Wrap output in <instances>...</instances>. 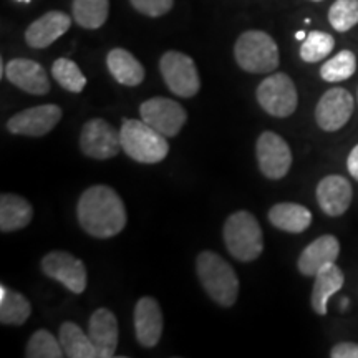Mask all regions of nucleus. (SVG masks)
<instances>
[{
    "label": "nucleus",
    "mask_w": 358,
    "mask_h": 358,
    "mask_svg": "<svg viewBox=\"0 0 358 358\" xmlns=\"http://www.w3.org/2000/svg\"><path fill=\"white\" fill-rule=\"evenodd\" d=\"M32 313V306L27 301L25 295L15 290L0 287V322L3 325H22L29 320Z\"/></svg>",
    "instance_id": "nucleus-25"
},
{
    "label": "nucleus",
    "mask_w": 358,
    "mask_h": 358,
    "mask_svg": "<svg viewBox=\"0 0 358 358\" xmlns=\"http://www.w3.org/2000/svg\"><path fill=\"white\" fill-rule=\"evenodd\" d=\"M19 2H30V0H19Z\"/></svg>",
    "instance_id": "nucleus-36"
},
{
    "label": "nucleus",
    "mask_w": 358,
    "mask_h": 358,
    "mask_svg": "<svg viewBox=\"0 0 358 358\" xmlns=\"http://www.w3.org/2000/svg\"><path fill=\"white\" fill-rule=\"evenodd\" d=\"M52 75L57 83L71 93H80L87 85V78L80 66L69 58H58L52 65Z\"/></svg>",
    "instance_id": "nucleus-28"
},
{
    "label": "nucleus",
    "mask_w": 358,
    "mask_h": 358,
    "mask_svg": "<svg viewBox=\"0 0 358 358\" xmlns=\"http://www.w3.org/2000/svg\"><path fill=\"white\" fill-rule=\"evenodd\" d=\"M138 12L146 17L166 15L174 6V0H129Z\"/></svg>",
    "instance_id": "nucleus-32"
},
{
    "label": "nucleus",
    "mask_w": 358,
    "mask_h": 358,
    "mask_svg": "<svg viewBox=\"0 0 358 358\" xmlns=\"http://www.w3.org/2000/svg\"><path fill=\"white\" fill-rule=\"evenodd\" d=\"M71 17L65 12L52 10L40 17L25 30V42L32 48H47L69 32Z\"/></svg>",
    "instance_id": "nucleus-18"
},
{
    "label": "nucleus",
    "mask_w": 358,
    "mask_h": 358,
    "mask_svg": "<svg viewBox=\"0 0 358 358\" xmlns=\"http://www.w3.org/2000/svg\"><path fill=\"white\" fill-rule=\"evenodd\" d=\"M357 70V57L352 50H342L327 60L320 69L322 80L329 83H338L348 80Z\"/></svg>",
    "instance_id": "nucleus-27"
},
{
    "label": "nucleus",
    "mask_w": 358,
    "mask_h": 358,
    "mask_svg": "<svg viewBox=\"0 0 358 358\" xmlns=\"http://www.w3.org/2000/svg\"><path fill=\"white\" fill-rule=\"evenodd\" d=\"M7 80L17 88L30 95H47L50 92V80L40 64L29 58H13L6 66Z\"/></svg>",
    "instance_id": "nucleus-15"
},
{
    "label": "nucleus",
    "mask_w": 358,
    "mask_h": 358,
    "mask_svg": "<svg viewBox=\"0 0 358 358\" xmlns=\"http://www.w3.org/2000/svg\"><path fill=\"white\" fill-rule=\"evenodd\" d=\"M340 243L332 234H325L317 237L313 243L307 245L299 256L297 267L302 275L315 277L320 268H324L329 264H334L338 259Z\"/></svg>",
    "instance_id": "nucleus-19"
},
{
    "label": "nucleus",
    "mask_w": 358,
    "mask_h": 358,
    "mask_svg": "<svg viewBox=\"0 0 358 358\" xmlns=\"http://www.w3.org/2000/svg\"><path fill=\"white\" fill-rule=\"evenodd\" d=\"M34 219V208L25 198L10 192L0 196V231L13 232L24 229Z\"/></svg>",
    "instance_id": "nucleus-22"
},
{
    "label": "nucleus",
    "mask_w": 358,
    "mask_h": 358,
    "mask_svg": "<svg viewBox=\"0 0 358 358\" xmlns=\"http://www.w3.org/2000/svg\"><path fill=\"white\" fill-rule=\"evenodd\" d=\"M317 203L327 216L338 217L350 208L353 189L348 179L338 174H330L320 179L315 189Z\"/></svg>",
    "instance_id": "nucleus-14"
},
{
    "label": "nucleus",
    "mask_w": 358,
    "mask_h": 358,
    "mask_svg": "<svg viewBox=\"0 0 358 358\" xmlns=\"http://www.w3.org/2000/svg\"><path fill=\"white\" fill-rule=\"evenodd\" d=\"M42 271L50 279L60 282L70 292L82 294L87 289V268L78 257L65 250H53L42 259Z\"/></svg>",
    "instance_id": "nucleus-11"
},
{
    "label": "nucleus",
    "mask_w": 358,
    "mask_h": 358,
    "mask_svg": "<svg viewBox=\"0 0 358 358\" xmlns=\"http://www.w3.org/2000/svg\"><path fill=\"white\" fill-rule=\"evenodd\" d=\"M345 284V275L342 268L337 264H329L324 268H320L315 274V282H313L310 306L313 312L319 315H327L329 312V301L334 294H337Z\"/></svg>",
    "instance_id": "nucleus-20"
},
{
    "label": "nucleus",
    "mask_w": 358,
    "mask_h": 358,
    "mask_svg": "<svg viewBox=\"0 0 358 358\" xmlns=\"http://www.w3.org/2000/svg\"><path fill=\"white\" fill-rule=\"evenodd\" d=\"M25 357L29 358H62L65 357L60 340L53 337L48 330L40 329L27 343Z\"/></svg>",
    "instance_id": "nucleus-30"
},
{
    "label": "nucleus",
    "mask_w": 358,
    "mask_h": 358,
    "mask_svg": "<svg viewBox=\"0 0 358 358\" xmlns=\"http://www.w3.org/2000/svg\"><path fill=\"white\" fill-rule=\"evenodd\" d=\"M106 65L116 82L124 87H138L145 80V69L140 60L124 48H113L106 57Z\"/></svg>",
    "instance_id": "nucleus-23"
},
{
    "label": "nucleus",
    "mask_w": 358,
    "mask_h": 358,
    "mask_svg": "<svg viewBox=\"0 0 358 358\" xmlns=\"http://www.w3.org/2000/svg\"><path fill=\"white\" fill-rule=\"evenodd\" d=\"M73 20L80 27L96 30L105 25L110 13V0H73L71 3Z\"/></svg>",
    "instance_id": "nucleus-26"
},
{
    "label": "nucleus",
    "mask_w": 358,
    "mask_h": 358,
    "mask_svg": "<svg viewBox=\"0 0 358 358\" xmlns=\"http://www.w3.org/2000/svg\"><path fill=\"white\" fill-rule=\"evenodd\" d=\"M58 340L64 348L65 357L69 358H98L96 348L93 345L90 335L73 322H64L60 325Z\"/></svg>",
    "instance_id": "nucleus-24"
},
{
    "label": "nucleus",
    "mask_w": 358,
    "mask_h": 358,
    "mask_svg": "<svg viewBox=\"0 0 358 358\" xmlns=\"http://www.w3.org/2000/svg\"><path fill=\"white\" fill-rule=\"evenodd\" d=\"M134 334L145 348L158 345L163 335V312L153 297H141L134 307Z\"/></svg>",
    "instance_id": "nucleus-16"
},
{
    "label": "nucleus",
    "mask_w": 358,
    "mask_h": 358,
    "mask_svg": "<svg viewBox=\"0 0 358 358\" xmlns=\"http://www.w3.org/2000/svg\"><path fill=\"white\" fill-rule=\"evenodd\" d=\"M227 252L241 262H252L264 250L261 224L249 211H237L226 219L222 229Z\"/></svg>",
    "instance_id": "nucleus-3"
},
{
    "label": "nucleus",
    "mask_w": 358,
    "mask_h": 358,
    "mask_svg": "<svg viewBox=\"0 0 358 358\" xmlns=\"http://www.w3.org/2000/svg\"><path fill=\"white\" fill-rule=\"evenodd\" d=\"M329 22L337 32H348L358 24V0H335L329 10Z\"/></svg>",
    "instance_id": "nucleus-31"
},
{
    "label": "nucleus",
    "mask_w": 358,
    "mask_h": 358,
    "mask_svg": "<svg viewBox=\"0 0 358 358\" xmlns=\"http://www.w3.org/2000/svg\"><path fill=\"white\" fill-rule=\"evenodd\" d=\"M256 95L262 110L277 118H287L297 108V88L287 73L268 75L257 87Z\"/></svg>",
    "instance_id": "nucleus-6"
},
{
    "label": "nucleus",
    "mask_w": 358,
    "mask_h": 358,
    "mask_svg": "<svg viewBox=\"0 0 358 358\" xmlns=\"http://www.w3.org/2000/svg\"><path fill=\"white\" fill-rule=\"evenodd\" d=\"M196 271L201 285L214 302L222 307L234 306L239 295V279L229 262L213 250H204L196 259Z\"/></svg>",
    "instance_id": "nucleus-2"
},
{
    "label": "nucleus",
    "mask_w": 358,
    "mask_h": 358,
    "mask_svg": "<svg viewBox=\"0 0 358 358\" xmlns=\"http://www.w3.org/2000/svg\"><path fill=\"white\" fill-rule=\"evenodd\" d=\"M88 335L96 348L98 358L115 357L118 347V320L108 308H98L92 313L88 324Z\"/></svg>",
    "instance_id": "nucleus-17"
},
{
    "label": "nucleus",
    "mask_w": 358,
    "mask_h": 358,
    "mask_svg": "<svg viewBox=\"0 0 358 358\" xmlns=\"http://www.w3.org/2000/svg\"><path fill=\"white\" fill-rule=\"evenodd\" d=\"M347 169L350 173V176L358 181V145L353 148L347 158Z\"/></svg>",
    "instance_id": "nucleus-34"
},
{
    "label": "nucleus",
    "mask_w": 358,
    "mask_h": 358,
    "mask_svg": "<svg viewBox=\"0 0 358 358\" xmlns=\"http://www.w3.org/2000/svg\"><path fill=\"white\" fill-rule=\"evenodd\" d=\"M62 110L57 105H38L13 115L7 122V129L20 136L40 138L50 133L60 123Z\"/></svg>",
    "instance_id": "nucleus-13"
},
{
    "label": "nucleus",
    "mask_w": 358,
    "mask_h": 358,
    "mask_svg": "<svg viewBox=\"0 0 358 358\" xmlns=\"http://www.w3.org/2000/svg\"><path fill=\"white\" fill-rule=\"evenodd\" d=\"M159 70L164 83L179 98H192L201 88V78L194 60L186 53L169 50L161 57Z\"/></svg>",
    "instance_id": "nucleus-7"
},
{
    "label": "nucleus",
    "mask_w": 358,
    "mask_h": 358,
    "mask_svg": "<svg viewBox=\"0 0 358 358\" xmlns=\"http://www.w3.org/2000/svg\"><path fill=\"white\" fill-rule=\"evenodd\" d=\"M268 222L279 231L301 234L312 224V213L297 203H279L268 209Z\"/></svg>",
    "instance_id": "nucleus-21"
},
{
    "label": "nucleus",
    "mask_w": 358,
    "mask_h": 358,
    "mask_svg": "<svg viewBox=\"0 0 358 358\" xmlns=\"http://www.w3.org/2000/svg\"><path fill=\"white\" fill-rule=\"evenodd\" d=\"M77 217L87 234L108 239L127 226V209L118 192L108 186H92L80 196Z\"/></svg>",
    "instance_id": "nucleus-1"
},
{
    "label": "nucleus",
    "mask_w": 358,
    "mask_h": 358,
    "mask_svg": "<svg viewBox=\"0 0 358 358\" xmlns=\"http://www.w3.org/2000/svg\"><path fill=\"white\" fill-rule=\"evenodd\" d=\"M259 169L268 179L287 176L292 166V151L284 138L274 131H264L256 145Z\"/></svg>",
    "instance_id": "nucleus-9"
},
{
    "label": "nucleus",
    "mask_w": 358,
    "mask_h": 358,
    "mask_svg": "<svg viewBox=\"0 0 358 358\" xmlns=\"http://www.w3.org/2000/svg\"><path fill=\"white\" fill-rule=\"evenodd\" d=\"M295 37H297L299 40H306V37H307V35H306V34H303V32H297V34H295Z\"/></svg>",
    "instance_id": "nucleus-35"
},
{
    "label": "nucleus",
    "mask_w": 358,
    "mask_h": 358,
    "mask_svg": "<svg viewBox=\"0 0 358 358\" xmlns=\"http://www.w3.org/2000/svg\"><path fill=\"white\" fill-rule=\"evenodd\" d=\"M355 103L345 88H330L322 95L315 108V122L324 131H338L352 118Z\"/></svg>",
    "instance_id": "nucleus-12"
},
{
    "label": "nucleus",
    "mask_w": 358,
    "mask_h": 358,
    "mask_svg": "<svg viewBox=\"0 0 358 358\" xmlns=\"http://www.w3.org/2000/svg\"><path fill=\"white\" fill-rule=\"evenodd\" d=\"M236 62L249 73H272L279 66V47L271 35L262 30H248L237 38Z\"/></svg>",
    "instance_id": "nucleus-5"
},
{
    "label": "nucleus",
    "mask_w": 358,
    "mask_h": 358,
    "mask_svg": "<svg viewBox=\"0 0 358 358\" xmlns=\"http://www.w3.org/2000/svg\"><path fill=\"white\" fill-rule=\"evenodd\" d=\"M80 148L83 155L93 159L115 158L122 150L120 131L101 118H93L83 124L80 134Z\"/></svg>",
    "instance_id": "nucleus-10"
},
{
    "label": "nucleus",
    "mask_w": 358,
    "mask_h": 358,
    "mask_svg": "<svg viewBox=\"0 0 358 358\" xmlns=\"http://www.w3.org/2000/svg\"><path fill=\"white\" fill-rule=\"evenodd\" d=\"M313 2H322V0H313Z\"/></svg>",
    "instance_id": "nucleus-37"
},
{
    "label": "nucleus",
    "mask_w": 358,
    "mask_h": 358,
    "mask_svg": "<svg viewBox=\"0 0 358 358\" xmlns=\"http://www.w3.org/2000/svg\"><path fill=\"white\" fill-rule=\"evenodd\" d=\"M335 38L330 34L313 30L306 37L301 47V58L307 64H317L332 53Z\"/></svg>",
    "instance_id": "nucleus-29"
},
{
    "label": "nucleus",
    "mask_w": 358,
    "mask_h": 358,
    "mask_svg": "<svg viewBox=\"0 0 358 358\" xmlns=\"http://www.w3.org/2000/svg\"><path fill=\"white\" fill-rule=\"evenodd\" d=\"M120 136H122V150L138 163L155 164L168 156L169 145L166 136L156 131L143 120L124 118Z\"/></svg>",
    "instance_id": "nucleus-4"
},
{
    "label": "nucleus",
    "mask_w": 358,
    "mask_h": 358,
    "mask_svg": "<svg viewBox=\"0 0 358 358\" xmlns=\"http://www.w3.org/2000/svg\"><path fill=\"white\" fill-rule=\"evenodd\" d=\"M140 116L143 122H146L166 138L176 136L187 120L185 106L164 96L150 98L141 103Z\"/></svg>",
    "instance_id": "nucleus-8"
},
{
    "label": "nucleus",
    "mask_w": 358,
    "mask_h": 358,
    "mask_svg": "<svg viewBox=\"0 0 358 358\" xmlns=\"http://www.w3.org/2000/svg\"><path fill=\"white\" fill-rule=\"evenodd\" d=\"M332 358H358V343L355 342H340L330 350Z\"/></svg>",
    "instance_id": "nucleus-33"
}]
</instances>
